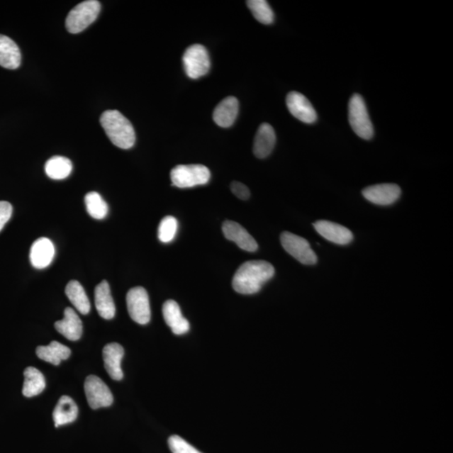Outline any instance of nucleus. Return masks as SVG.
<instances>
[{"label":"nucleus","mask_w":453,"mask_h":453,"mask_svg":"<svg viewBox=\"0 0 453 453\" xmlns=\"http://www.w3.org/2000/svg\"><path fill=\"white\" fill-rule=\"evenodd\" d=\"M178 230V222L172 216L164 218L158 228V237L162 242H170L175 239Z\"/></svg>","instance_id":"c85d7f7f"},{"label":"nucleus","mask_w":453,"mask_h":453,"mask_svg":"<svg viewBox=\"0 0 453 453\" xmlns=\"http://www.w3.org/2000/svg\"><path fill=\"white\" fill-rule=\"evenodd\" d=\"M84 391L91 409L97 410L101 407H108L113 404V397L111 390L102 379L95 375L86 377Z\"/></svg>","instance_id":"1a4fd4ad"},{"label":"nucleus","mask_w":453,"mask_h":453,"mask_svg":"<svg viewBox=\"0 0 453 453\" xmlns=\"http://www.w3.org/2000/svg\"><path fill=\"white\" fill-rule=\"evenodd\" d=\"M222 228L226 239L235 242L241 250L248 252H255L258 250L257 242L240 224L225 221L223 223Z\"/></svg>","instance_id":"f8f14e48"},{"label":"nucleus","mask_w":453,"mask_h":453,"mask_svg":"<svg viewBox=\"0 0 453 453\" xmlns=\"http://www.w3.org/2000/svg\"><path fill=\"white\" fill-rule=\"evenodd\" d=\"M55 328L67 340L77 341L82 334V323L74 310L67 308L64 312V318L55 323Z\"/></svg>","instance_id":"a211bd4d"},{"label":"nucleus","mask_w":453,"mask_h":453,"mask_svg":"<svg viewBox=\"0 0 453 453\" xmlns=\"http://www.w3.org/2000/svg\"><path fill=\"white\" fill-rule=\"evenodd\" d=\"M164 322L171 328L176 335H183L190 330V324L183 317L179 305L175 301L164 302L162 308Z\"/></svg>","instance_id":"dca6fc26"},{"label":"nucleus","mask_w":453,"mask_h":453,"mask_svg":"<svg viewBox=\"0 0 453 453\" xmlns=\"http://www.w3.org/2000/svg\"><path fill=\"white\" fill-rule=\"evenodd\" d=\"M401 190L396 184H379L367 187L363 191L366 199L374 204L387 206L399 199Z\"/></svg>","instance_id":"9b49d317"},{"label":"nucleus","mask_w":453,"mask_h":453,"mask_svg":"<svg viewBox=\"0 0 453 453\" xmlns=\"http://www.w3.org/2000/svg\"><path fill=\"white\" fill-rule=\"evenodd\" d=\"M66 295L81 314L86 315L90 312L91 305L89 297L79 281H71L67 284Z\"/></svg>","instance_id":"b1692460"},{"label":"nucleus","mask_w":453,"mask_h":453,"mask_svg":"<svg viewBox=\"0 0 453 453\" xmlns=\"http://www.w3.org/2000/svg\"><path fill=\"white\" fill-rule=\"evenodd\" d=\"M274 276V268L271 263L264 260H251L237 269L233 279V288L242 295L255 294Z\"/></svg>","instance_id":"f257e3e1"},{"label":"nucleus","mask_w":453,"mask_h":453,"mask_svg":"<svg viewBox=\"0 0 453 453\" xmlns=\"http://www.w3.org/2000/svg\"><path fill=\"white\" fill-rule=\"evenodd\" d=\"M22 393L26 397H34L45 390V381L43 373L34 367L26 368Z\"/></svg>","instance_id":"393cba45"},{"label":"nucleus","mask_w":453,"mask_h":453,"mask_svg":"<svg viewBox=\"0 0 453 453\" xmlns=\"http://www.w3.org/2000/svg\"><path fill=\"white\" fill-rule=\"evenodd\" d=\"M95 306L101 318L111 320L116 315V304L106 281H103L95 288Z\"/></svg>","instance_id":"6ab92c4d"},{"label":"nucleus","mask_w":453,"mask_h":453,"mask_svg":"<svg viewBox=\"0 0 453 453\" xmlns=\"http://www.w3.org/2000/svg\"><path fill=\"white\" fill-rule=\"evenodd\" d=\"M72 164L69 159L63 157H53L45 163V172L53 180H63L70 176Z\"/></svg>","instance_id":"a878e982"},{"label":"nucleus","mask_w":453,"mask_h":453,"mask_svg":"<svg viewBox=\"0 0 453 453\" xmlns=\"http://www.w3.org/2000/svg\"><path fill=\"white\" fill-rule=\"evenodd\" d=\"M168 444L172 453H201L179 436H172Z\"/></svg>","instance_id":"c756f323"},{"label":"nucleus","mask_w":453,"mask_h":453,"mask_svg":"<svg viewBox=\"0 0 453 453\" xmlns=\"http://www.w3.org/2000/svg\"><path fill=\"white\" fill-rule=\"evenodd\" d=\"M276 142V132L269 123H264L259 127L254 142V153L256 157L264 159L269 157Z\"/></svg>","instance_id":"f3484780"},{"label":"nucleus","mask_w":453,"mask_h":453,"mask_svg":"<svg viewBox=\"0 0 453 453\" xmlns=\"http://www.w3.org/2000/svg\"><path fill=\"white\" fill-rule=\"evenodd\" d=\"M182 61L186 75L192 79H198L207 74L211 66L207 49L199 44L187 48Z\"/></svg>","instance_id":"423d86ee"},{"label":"nucleus","mask_w":453,"mask_h":453,"mask_svg":"<svg viewBox=\"0 0 453 453\" xmlns=\"http://www.w3.org/2000/svg\"><path fill=\"white\" fill-rule=\"evenodd\" d=\"M86 211L91 218L104 219L108 212V204L98 192L91 191L85 196Z\"/></svg>","instance_id":"bb28decb"},{"label":"nucleus","mask_w":453,"mask_h":453,"mask_svg":"<svg viewBox=\"0 0 453 453\" xmlns=\"http://www.w3.org/2000/svg\"><path fill=\"white\" fill-rule=\"evenodd\" d=\"M314 228L320 235L334 244L346 245L354 239L352 232L338 223L322 220L315 223Z\"/></svg>","instance_id":"ddd939ff"},{"label":"nucleus","mask_w":453,"mask_h":453,"mask_svg":"<svg viewBox=\"0 0 453 453\" xmlns=\"http://www.w3.org/2000/svg\"><path fill=\"white\" fill-rule=\"evenodd\" d=\"M286 105L290 113L297 120L305 123H313L317 121V112L303 94L291 91L287 95Z\"/></svg>","instance_id":"9d476101"},{"label":"nucleus","mask_w":453,"mask_h":453,"mask_svg":"<svg viewBox=\"0 0 453 453\" xmlns=\"http://www.w3.org/2000/svg\"><path fill=\"white\" fill-rule=\"evenodd\" d=\"M210 178L211 173L203 164H179L171 172L172 184L179 189L207 184Z\"/></svg>","instance_id":"20e7f679"},{"label":"nucleus","mask_w":453,"mask_h":453,"mask_svg":"<svg viewBox=\"0 0 453 453\" xmlns=\"http://www.w3.org/2000/svg\"><path fill=\"white\" fill-rule=\"evenodd\" d=\"M250 11L259 22L264 25L272 24L274 15L271 6L265 0H249L247 1Z\"/></svg>","instance_id":"cd10ccee"},{"label":"nucleus","mask_w":453,"mask_h":453,"mask_svg":"<svg viewBox=\"0 0 453 453\" xmlns=\"http://www.w3.org/2000/svg\"><path fill=\"white\" fill-rule=\"evenodd\" d=\"M231 191L237 198L241 200H247L250 198V191L248 189V186L242 184L241 182L233 181L231 184Z\"/></svg>","instance_id":"2f4dec72"},{"label":"nucleus","mask_w":453,"mask_h":453,"mask_svg":"<svg viewBox=\"0 0 453 453\" xmlns=\"http://www.w3.org/2000/svg\"><path fill=\"white\" fill-rule=\"evenodd\" d=\"M79 408L71 397L63 396L59 400L53 411L55 427L69 424L77 418Z\"/></svg>","instance_id":"4be33fe9"},{"label":"nucleus","mask_w":453,"mask_h":453,"mask_svg":"<svg viewBox=\"0 0 453 453\" xmlns=\"http://www.w3.org/2000/svg\"><path fill=\"white\" fill-rule=\"evenodd\" d=\"M101 125L112 143L128 150L135 143V132L132 123L118 111H105L100 118Z\"/></svg>","instance_id":"f03ea898"},{"label":"nucleus","mask_w":453,"mask_h":453,"mask_svg":"<svg viewBox=\"0 0 453 453\" xmlns=\"http://www.w3.org/2000/svg\"><path fill=\"white\" fill-rule=\"evenodd\" d=\"M55 256L53 242L47 237H40L32 245L30 251V263L35 269H45L52 264Z\"/></svg>","instance_id":"4468645a"},{"label":"nucleus","mask_w":453,"mask_h":453,"mask_svg":"<svg viewBox=\"0 0 453 453\" xmlns=\"http://www.w3.org/2000/svg\"><path fill=\"white\" fill-rule=\"evenodd\" d=\"M283 248L303 264L313 265L318 262L317 255L311 248L308 240L290 232H284L281 236Z\"/></svg>","instance_id":"0eeeda50"},{"label":"nucleus","mask_w":453,"mask_h":453,"mask_svg":"<svg viewBox=\"0 0 453 453\" xmlns=\"http://www.w3.org/2000/svg\"><path fill=\"white\" fill-rule=\"evenodd\" d=\"M125 354L123 347L118 343H109L104 347V367L113 381H120L123 377L121 361Z\"/></svg>","instance_id":"2eb2a0df"},{"label":"nucleus","mask_w":453,"mask_h":453,"mask_svg":"<svg viewBox=\"0 0 453 453\" xmlns=\"http://www.w3.org/2000/svg\"><path fill=\"white\" fill-rule=\"evenodd\" d=\"M126 301L128 312L132 320L140 325L147 324L150 321L149 296L145 288L140 286L132 288L128 292Z\"/></svg>","instance_id":"6e6552de"},{"label":"nucleus","mask_w":453,"mask_h":453,"mask_svg":"<svg viewBox=\"0 0 453 453\" xmlns=\"http://www.w3.org/2000/svg\"><path fill=\"white\" fill-rule=\"evenodd\" d=\"M21 53L17 44L8 36L0 35V66L15 70L21 66Z\"/></svg>","instance_id":"412c9836"},{"label":"nucleus","mask_w":453,"mask_h":453,"mask_svg":"<svg viewBox=\"0 0 453 453\" xmlns=\"http://www.w3.org/2000/svg\"><path fill=\"white\" fill-rule=\"evenodd\" d=\"M36 355L41 360L53 365H59L62 360H66L71 356L69 347L53 341L47 346H39L36 349Z\"/></svg>","instance_id":"5701e85b"},{"label":"nucleus","mask_w":453,"mask_h":453,"mask_svg":"<svg viewBox=\"0 0 453 453\" xmlns=\"http://www.w3.org/2000/svg\"><path fill=\"white\" fill-rule=\"evenodd\" d=\"M239 109V101L235 97L224 99L215 108L213 121L222 128L230 127L236 121Z\"/></svg>","instance_id":"aec40b11"},{"label":"nucleus","mask_w":453,"mask_h":453,"mask_svg":"<svg viewBox=\"0 0 453 453\" xmlns=\"http://www.w3.org/2000/svg\"><path fill=\"white\" fill-rule=\"evenodd\" d=\"M12 205L8 201H0V231H1L11 218Z\"/></svg>","instance_id":"7c9ffc66"},{"label":"nucleus","mask_w":453,"mask_h":453,"mask_svg":"<svg viewBox=\"0 0 453 453\" xmlns=\"http://www.w3.org/2000/svg\"><path fill=\"white\" fill-rule=\"evenodd\" d=\"M101 4L97 0H86L77 4L68 13L66 27L72 34L80 33L97 20Z\"/></svg>","instance_id":"7ed1b4c3"},{"label":"nucleus","mask_w":453,"mask_h":453,"mask_svg":"<svg viewBox=\"0 0 453 453\" xmlns=\"http://www.w3.org/2000/svg\"><path fill=\"white\" fill-rule=\"evenodd\" d=\"M349 121L352 130L364 140L374 136V127L364 100L359 94L352 95L349 105Z\"/></svg>","instance_id":"39448f33"}]
</instances>
